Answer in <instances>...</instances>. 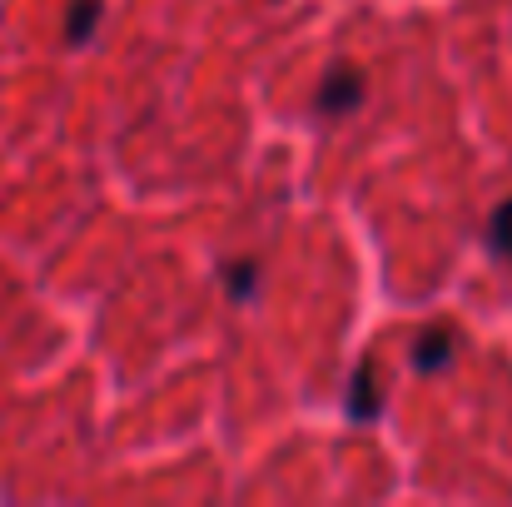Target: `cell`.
Instances as JSON below:
<instances>
[{
  "label": "cell",
  "mask_w": 512,
  "mask_h": 507,
  "mask_svg": "<svg viewBox=\"0 0 512 507\" xmlns=\"http://www.w3.org/2000/svg\"><path fill=\"white\" fill-rule=\"evenodd\" d=\"M100 15H105V0H70V10H65V40L70 45H85L95 35Z\"/></svg>",
  "instance_id": "277c9868"
},
{
  "label": "cell",
  "mask_w": 512,
  "mask_h": 507,
  "mask_svg": "<svg viewBox=\"0 0 512 507\" xmlns=\"http://www.w3.org/2000/svg\"><path fill=\"white\" fill-rule=\"evenodd\" d=\"M448 363H453V334H448V329L418 334V343H413V368L438 373V368H448Z\"/></svg>",
  "instance_id": "3957f363"
},
{
  "label": "cell",
  "mask_w": 512,
  "mask_h": 507,
  "mask_svg": "<svg viewBox=\"0 0 512 507\" xmlns=\"http://www.w3.org/2000/svg\"><path fill=\"white\" fill-rule=\"evenodd\" d=\"M488 249L512 259V199H503V204L493 209V219H488Z\"/></svg>",
  "instance_id": "8992f818"
},
{
  "label": "cell",
  "mask_w": 512,
  "mask_h": 507,
  "mask_svg": "<svg viewBox=\"0 0 512 507\" xmlns=\"http://www.w3.org/2000/svg\"><path fill=\"white\" fill-rule=\"evenodd\" d=\"M224 284H229V299H234V304H249V299L259 294V264H254V259H234V264L224 269Z\"/></svg>",
  "instance_id": "5b68a950"
},
{
  "label": "cell",
  "mask_w": 512,
  "mask_h": 507,
  "mask_svg": "<svg viewBox=\"0 0 512 507\" xmlns=\"http://www.w3.org/2000/svg\"><path fill=\"white\" fill-rule=\"evenodd\" d=\"M363 95H368L363 70H358V65H334V70L324 75V85H319V110H324V115H348V110L363 105Z\"/></svg>",
  "instance_id": "6da1fadb"
},
{
  "label": "cell",
  "mask_w": 512,
  "mask_h": 507,
  "mask_svg": "<svg viewBox=\"0 0 512 507\" xmlns=\"http://www.w3.org/2000/svg\"><path fill=\"white\" fill-rule=\"evenodd\" d=\"M348 413L358 423L378 418L383 413V393H378V378H373V363H358V373L348 378Z\"/></svg>",
  "instance_id": "7a4b0ae2"
}]
</instances>
